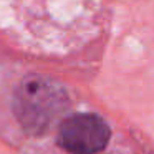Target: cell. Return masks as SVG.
Wrapping results in <instances>:
<instances>
[{
  "mask_svg": "<svg viewBox=\"0 0 154 154\" xmlns=\"http://www.w3.org/2000/svg\"><path fill=\"white\" fill-rule=\"evenodd\" d=\"M68 104L65 90L45 76H28L15 94V114L28 134H42Z\"/></svg>",
  "mask_w": 154,
  "mask_h": 154,
  "instance_id": "6da1fadb",
  "label": "cell"
},
{
  "mask_svg": "<svg viewBox=\"0 0 154 154\" xmlns=\"http://www.w3.org/2000/svg\"><path fill=\"white\" fill-rule=\"evenodd\" d=\"M109 136V126L98 114L76 113L61 123L58 143L71 154H96L106 147Z\"/></svg>",
  "mask_w": 154,
  "mask_h": 154,
  "instance_id": "7a4b0ae2",
  "label": "cell"
}]
</instances>
